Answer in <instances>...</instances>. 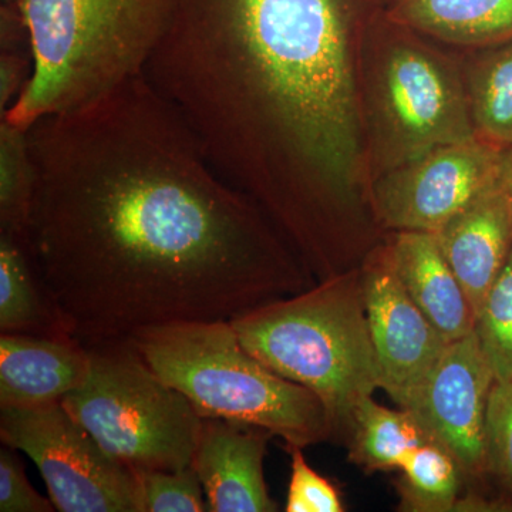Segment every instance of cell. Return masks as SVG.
Segmentation results:
<instances>
[{
    "label": "cell",
    "instance_id": "6da1fadb",
    "mask_svg": "<svg viewBox=\"0 0 512 512\" xmlns=\"http://www.w3.org/2000/svg\"><path fill=\"white\" fill-rule=\"evenodd\" d=\"M28 137L36 191L23 241L83 343L232 320L318 282L144 76L43 117Z\"/></svg>",
    "mask_w": 512,
    "mask_h": 512
},
{
    "label": "cell",
    "instance_id": "7a4b0ae2",
    "mask_svg": "<svg viewBox=\"0 0 512 512\" xmlns=\"http://www.w3.org/2000/svg\"><path fill=\"white\" fill-rule=\"evenodd\" d=\"M144 77L301 254L372 210L342 0H178Z\"/></svg>",
    "mask_w": 512,
    "mask_h": 512
},
{
    "label": "cell",
    "instance_id": "3957f363",
    "mask_svg": "<svg viewBox=\"0 0 512 512\" xmlns=\"http://www.w3.org/2000/svg\"><path fill=\"white\" fill-rule=\"evenodd\" d=\"M178 0H18L33 69L2 119L22 128L144 76Z\"/></svg>",
    "mask_w": 512,
    "mask_h": 512
},
{
    "label": "cell",
    "instance_id": "277c9868",
    "mask_svg": "<svg viewBox=\"0 0 512 512\" xmlns=\"http://www.w3.org/2000/svg\"><path fill=\"white\" fill-rule=\"evenodd\" d=\"M231 323L256 359L322 400L335 441L346 444L356 407L380 389L360 266Z\"/></svg>",
    "mask_w": 512,
    "mask_h": 512
},
{
    "label": "cell",
    "instance_id": "5b68a950",
    "mask_svg": "<svg viewBox=\"0 0 512 512\" xmlns=\"http://www.w3.org/2000/svg\"><path fill=\"white\" fill-rule=\"evenodd\" d=\"M130 338L201 419L251 424L284 440L286 450L335 440L322 400L249 353L231 320L153 326Z\"/></svg>",
    "mask_w": 512,
    "mask_h": 512
},
{
    "label": "cell",
    "instance_id": "8992f818",
    "mask_svg": "<svg viewBox=\"0 0 512 512\" xmlns=\"http://www.w3.org/2000/svg\"><path fill=\"white\" fill-rule=\"evenodd\" d=\"M84 345L89 370L64 409L133 470L190 467L202 419L187 397L161 379L130 336Z\"/></svg>",
    "mask_w": 512,
    "mask_h": 512
},
{
    "label": "cell",
    "instance_id": "52a82bcc",
    "mask_svg": "<svg viewBox=\"0 0 512 512\" xmlns=\"http://www.w3.org/2000/svg\"><path fill=\"white\" fill-rule=\"evenodd\" d=\"M390 25L370 50L367 70L369 181L431 148L476 137L463 73L413 30Z\"/></svg>",
    "mask_w": 512,
    "mask_h": 512
},
{
    "label": "cell",
    "instance_id": "ba28073f",
    "mask_svg": "<svg viewBox=\"0 0 512 512\" xmlns=\"http://www.w3.org/2000/svg\"><path fill=\"white\" fill-rule=\"evenodd\" d=\"M3 446L36 464L60 512H143L133 468L120 463L64 409H0Z\"/></svg>",
    "mask_w": 512,
    "mask_h": 512
},
{
    "label": "cell",
    "instance_id": "9c48e42d",
    "mask_svg": "<svg viewBox=\"0 0 512 512\" xmlns=\"http://www.w3.org/2000/svg\"><path fill=\"white\" fill-rule=\"evenodd\" d=\"M505 154L477 137L377 174L369 198L384 232H434L501 177Z\"/></svg>",
    "mask_w": 512,
    "mask_h": 512
},
{
    "label": "cell",
    "instance_id": "30bf717a",
    "mask_svg": "<svg viewBox=\"0 0 512 512\" xmlns=\"http://www.w3.org/2000/svg\"><path fill=\"white\" fill-rule=\"evenodd\" d=\"M495 382L473 330L448 343L429 379L403 407L429 440L453 454L466 474L468 490L485 491L483 483L490 478L485 421Z\"/></svg>",
    "mask_w": 512,
    "mask_h": 512
},
{
    "label": "cell",
    "instance_id": "8fae6325",
    "mask_svg": "<svg viewBox=\"0 0 512 512\" xmlns=\"http://www.w3.org/2000/svg\"><path fill=\"white\" fill-rule=\"evenodd\" d=\"M379 387L399 407L429 379L448 342L400 284L382 244L360 265Z\"/></svg>",
    "mask_w": 512,
    "mask_h": 512
},
{
    "label": "cell",
    "instance_id": "7c38bea8",
    "mask_svg": "<svg viewBox=\"0 0 512 512\" xmlns=\"http://www.w3.org/2000/svg\"><path fill=\"white\" fill-rule=\"evenodd\" d=\"M272 437L251 424L202 419L191 467L200 478L208 511H279L264 474Z\"/></svg>",
    "mask_w": 512,
    "mask_h": 512
},
{
    "label": "cell",
    "instance_id": "4fadbf2b",
    "mask_svg": "<svg viewBox=\"0 0 512 512\" xmlns=\"http://www.w3.org/2000/svg\"><path fill=\"white\" fill-rule=\"evenodd\" d=\"M474 316L512 252V207L501 177L436 232Z\"/></svg>",
    "mask_w": 512,
    "mask_h": 512
},
{
    "label": "cell",
    "instance_id": "5bb4252c",
    "mask_svg": "<svg viewBox=\"0 0 512 512\" xmlns=\"http://www.w3.org/2000/svg\"><path fill=\"white\" fill-rule=\"evenodd\" d=\"M89 352L82 340L0 333V409L62 403L86 379Z\"/></svg>",
    "mask_w": 512,
    "mask_h": 512
},
{
    "label": "cell",
    "instance_id": "9a60e30c",
    "mask_svg": "<svg viewBox=\"0 0 512 512\" xmlns=\"http://www.w3.org/2000/svg\"><path fill=\"white\" fill-rule=\"evenodd\" d=\"M384 247L400 284L448 343L473 332L476 316L434 232H387Z\"/></svg>",
    "mask_w": 512,
    "mask_h": 512
},
{
    "label": "cell",
    "instance_id": "2e32d148",
    "mask_svg": "<svg viewBox=\"0 0 512 512\" xmlns=\"http://www.w3.org/2000/svg\"><path fill=\"white\" fill-rule=\"evenodd\" d=\"M387 19L447 45L478 50L512 39V0H389Z\"/></svg>",
    "mask_w": 512,
    "mask_h": 512
},
{
    "label": "cell",
    "instance_id": "e0dca14e",
    "mask_svg": "<svg viewBox=\"0 0 512 512\" xmlns=\"http://www.w3.org/2000/svg\"><path fill=\"white\" fill-rule=\"evenodd\" d=\"M0 333L73 336L37 275L22 238L0 234Z\"/></svg>",
    "mask_w": 512,
    "mask_h": 512
},
{
    "label": "cell",
    "instance_id": "ac0fdd59",
    "mask_svg": "<svg viewBox=\"0 0 512 512\" xmlns=\"http://www.w3.org/2000/svg\"><path fill=\"white\" fill-rule=\"evenodd\" d=\"M427 440L412 413L400 407L387 409L369 396L353 414L346 441L348 460L366 474L399 471L407 457Z\"/></svg>",
    "mask_w": 512,
    "mask_h": 512
},
{
    "label": "cell",
    "instance_id": "d6986e66",
    "mask_svg": "<svg viewBox=\"0 0 512 512\" xmlns=\"http://www.w3.org/2000/svg\"><path fill=\"white\" fill-rule=\"evenodd\" d=\"M464 83L476 137L507 154L512 150V39L480 49Z\"/></svg>",
    "mask_w": 512,
    "mask_h": 512
},
{
    "label": "cell",
    "instance_id": "ffe728a7",
    "mask_svg": "<svg viewBox=\"0 0 512 512\" xmlns=\"http://www.w3.org/2000/svg\"><path fill=\"white\" fill-rule=\"evenodd\" d=\"M400 512H458L468 483L453 454L427 440L407 457L396 483Z\"/></svg>",
    "mask_w": 512,
    "mask_h": 512
},
{
    "label": "cell",
    "instance_id": "44dd1931",
    "mask_svg": "<svg viewBox=\"0 0 512 512\" xmlns=\"http://www.w3.org/2000/svg\"><path fill=\"white\" fill-rule=\"evenodd\" d=\"M35 191L28 128L0 119V234L25 237Z\"/></svg>",
    "mask_w": 512,
    "mask_h": 512
},
{
    "label": "cell",
    "instance_id": "7402d4cb",
    "mask_svg": "<svg viewBox=\"0 0 512 512\" xmlns=\"http://www.w3.org/2000/svg\"><path fill=\"white\" fill-rule=\"evenodd\" d=\"M480 340L497 382H512V252L476 318Z\"/></svg>",
    "mask_w": 512,
    "mask_h": 512
},
{
    "label": "cell",
    "instance_id": "603a6c76",
    "mask_svg": "<svg viewBox=\"0 0 512 512\" xmlns=\"http://www.w3.org/2000/svg\"><path fill=\"white\" fill-rule=\"evenodd\" d=\"M140 485L143 512L208 511L204 490L194 468L134 470Z\"/></svg>",
    "mask_w": 512,
    "mask_h": 512
},
{
    "label": "cell",
    "instance_id": "cb8c5ba5",
    "mask_svg": "<svg viewBox=\"0 0 512 512\" xmlns=\"http://www.w3.org/2000/svg\"><path fill=\"white\" fill-rule=\"evenodd\" d=\"M485 446L490 478L512 498V382H495L491 389Z\"/></svg>",
    "mask_w": 512,
    "mask_h": 512
},
{
    "label": "cell",
    "instance_id": "d4e9b609",
    "mask_svg": "<svg viewBox=\"0 0 512 512\" xmlns=\"http://www.w3.org/2000/svg\"><path fill=\"white\" fill-rule=\"evenodd\" d=\"M291 481L286 494V512H343L342 494L332 481L320 476L306 461L303 448H289Z\"/></svg>",
    "mask_w": 512,
    "mask_h": 512
},
{
    "label": "cell",
    "instance_id": "484cf974",
    "mask_svg": "<svg viewBox=\"0 0 512 512\" xmlns=\"http://www.w3.org/2000/svg\"><path fill=\"white\" fill-rule=\"evenodd\" d=\"M0 511H57L53 501L37 493L30 484L18 450L8 446H3L0 450Z\"/></svg>",
    "mask_w": 512,
    "mask_h": 512
},
{
    "label": "cell",
    "instance_id": "4316f807",
    "mask_svg": "<svg viewBox=\"0 0 512 512\" xmlns=\"http://www.w3.org/2000/svg\"><path fill=\"white\" fill-rule=\"evenodd\" d=\"M501 180H503L505 190L508 192L512 207V150L505 154L503 170H501Z\"/></svg>",
    "mask_w": 512,
    "mask_h": 512
},
{
    "label": "cell",
    "instance_id": "83f0119b",
    "mask_svg": "<svg viewBox=\"0 0 512 512\" xmlns=\"http://www.w3.org/2000/svg\"><path fill=\"white\" fill-rule=\"evenodd\" d=\"M18 0H2V6L16 5Z\"/></svg>",
    "mask_w": 512,
    "mask_h": 512
}]
</instances>
